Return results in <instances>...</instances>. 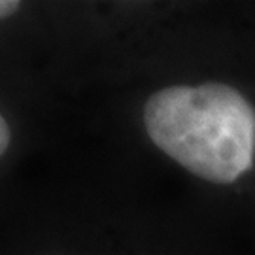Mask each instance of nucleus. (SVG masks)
Returning <instances> with one entry per match:
<instances>
[{"label":"nucleus","instance_id":"nucleus-1","mask_svg":"<svg viewBox=\"0 0 255 255\" xmlns=\"http://www.w3.org/2000/svg\"><path fill=\"white\" fill-rule=\"evenodd\" d=\"M144 125L161 151L208 182H235L254 163L255 110L223 83L157 91L144 106Z\"/></svg>","mask_w":255,"mask_h":255},{"label":"nucleus","instance_id":"nucleus-2","mask_svg":"<svg viewBox=\"0 0 255 255\" xmlns=\"http://www.w3.org/2000/svg\"><path fill=\"white\" fill-rule=\"evenodd\" d=\"M17 8H19L17 0H2V2H0V15H2V17H8V15H11Z\"/></svg>","mask_w":255,"mask_h":255},{"label":"nucleus","instance_id":"nucleus-3","mask_svg":"<svg viewBox=\"0 0 255 255\" xmlns=\"http://www.w3.org/2000/svg\"><path fill=\"white\" fill-rule=\"evenodd\" d=\"M0 149H2V153L6 151V147H8V142H9V130H8V125H6V119L2 118L0 119Z\"/></svg>","mask_w":255,"mask_h":255}]
</instances>
